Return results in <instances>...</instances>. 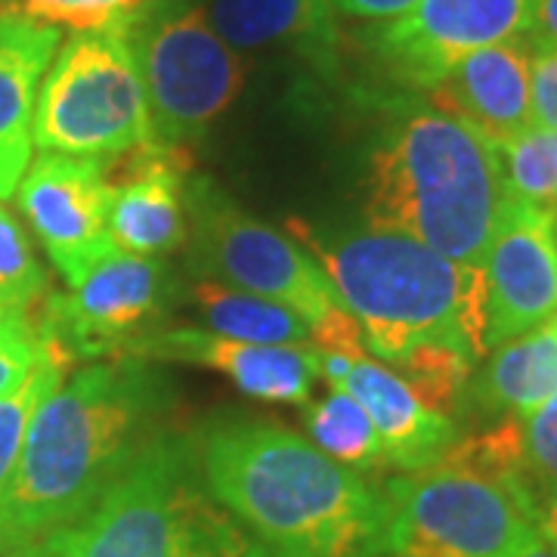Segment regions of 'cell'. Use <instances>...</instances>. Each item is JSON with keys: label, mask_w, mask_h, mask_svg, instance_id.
I'll return each instance as SVG.
<instances>
[{"label": "cell", "mask_w": 557, "mask_h": 557, "mask_svg": "<svg viewBox=\"0 0 557 557\" xmlns=\"http://www.w3.org/2000/svg\"><path fill=\"white\" fill-rule=\"evenodd\" d=\"M397 366V375L416 391V397L443 416L456 403L474 369L471 359L449 347H418L406 359H399Z\"/></svg>", "instance_id": "26"}, {"label": "cell", "mask_w": 557, "mask_h": 557, "mask_svg": "<svg viewBox=\"0 0 557 557\" xmlns=\"http://www.w3.org/2000/svg\"><path fill=\"white\" fill-rule=\"evenodd\" d=\"M164 403L168 384L137 357L87 366L47 394L0 502V557H32L87 518L156 437Z\"/></svg>", "instance_id": "1"}, {"label": "cell", "mask_w": 557, "mask_h": 557, "mask_svg": "<svg viewBox=\"0 0 557 557\" xmlns=\"http://www.w3.org/2000/svg\"><path fill=\"white\" fill-rule=\"evenodd\" d=\"M211 496L267 557H387L384 496L273 421H220L196 440Z\"/></svg>", "instance_id": "2"}, {"label": "cell", "mask_w": 557, "mask_h": 557, "mask_svg": "<svg viewBox=\"0 0 557 557\" xmlns=\"http://www.w3.org/2000/svg\"><path fill=\"white\" fill-rule=\"evenodd\" d=\"M307 242L344 310L357 319L362 344L384 362L418 347H449L471 362L486 354L483 270L443 258L403 233L313 230L292 220Z\"/></svg>", "instance_id": "4"}, {"label": "cell", "mask_w": 557, "mask_h": 557, "mask_svg": "<svg viewBox=\"0 0 557 557\" xmlns=\"http://www.w3.org/2000/svg\"><path fill=\"white\" fill-rule=\"evenodd\" d=\"M69 369H72V362L62 357L57 347L44 344V357L38 359V366L10 394L0 397V502H3L10 480H13L32 418L38 412L44 397L60 387Z\"/></svg>", "instance_id": "23"}, {"label": "cell", "mask_w": 557, "mask_h": 557, "mask_svg": "<svg viewBox=\"0 0 557 557\" xmlns=\"http://www.w3.org/2000/svg\"><path fill=\"white\" fill-rule=\"evenodd\" d=\"M112 25L137 62L159 143L189 149L239 100L245 65L208 22L205 0H139Z\"/></svg>", "instance_id": "7"}, {"label": "cell", "mask_w": 557, "mask_h": 557, "mask_svg": "<svg viewBox=\"0 0 557 557\" xmlns=\"http://www.w3.org/2000/svg\"><path fill=\"white\" fill-rule=\"evenodd\" d=\"M47 298V276L16 214L0 201V310L35 313Z\"/></svg>", "instance_id": "25"}, {"label": "cell", "mask_w": 557, "mask_h": 557, "mask_svg": "<svg viewBox=\"0 0 557 557\" xmlns=\"http://www.w3.org/2000/svg\"><path fill=\"white\" fill-rule=\"evenodd\" d=\"M530 72L533 47L523 38L502 40L465 57L421 97L498 146L533 124Z\"/></svg>", "instance_id": "16"}, {"label": "cell", "mask_w": 557, "mask_h": 557, "mask_svg": "<svg viewBox=\"0 0 557 557\" xmlns=\"http://www.w3.org/2000/svg\"><path fill=\"white\" fill-rule=\"evenodd\" d=\"M40 357H44V344L38 338V310L35 313L0 310V397L10 394L38 366Z\"/></svg>", "instance_id": "27"}, {"label": "cell", "mask_w": 557, "mask_h": 557, "mask_svg": "<svg viewBox=\"0 0 557 557\" xmlns=\"http://www.w3.org/2000/svg\"><path fill=\"white\" fill-rule=\"evenodd\" d=\"M552 226H555V242H557V211L552 214Z\"/></svg>", "instance_id": "34"}, {"label": "cell", "mask_w": 557, "mask_h": 557, "mask_svg": "<svg viewBox=\"0 0 557 557\" xmlns=\"http://www.w3.org/2000/svg\"><path fill=\"white\" fill-rule=\"evenodd\" d=\"M189 298L199 307L208 329L220 338L245 341V344H288V347H304V341H310L307 322L276 300L248 295L214 278L196 282L189 288Z\"/></svg>", "instance_id": "21"}, {"label": "cell", "mask_w": 557, "mask_h": 557, "mask_svg": "<svg viewBox=\"0 0 557 557\" xmlns=\"http://www.w3.org/2000/svg\"><path fill=\"white\" fill-rule=\"evenodd\" d=\"M186 218L193 267L205 278L233 285L258 298L276 300L298 313L307 329L344 307L313 255L276 226L251 218L220 189L218 180H186Z\"/></svg>", "instance_id": "9"}, {"label": "cell", "mask_w": 557, "mask_h": 557, "mask_svg": "<svg viewBox=\"0 0 557 557\" xmlns=\"http://www.w3.org/2000/svg\"><path fill=\"white\" fill-rule=\"evenodd\" d=\"M193 156L186 146L146 143L119 159H106V230L121 251L164 258L189 239L186 180Z\"/></svg>", "instance_id": "14"}, {"label": "cell", "mask_w": 557, "mask_h": 557, "mask_svg": "<svg viewBox=\"0 0 557 557\" xmlns=\"http://www.w3.org/2000/svg\"><path fill=\"white\" fill-rule=\"evenodd\" d=\"M523 557H557V552H552V548H548V545H545V542L539 539L536 545H533V548H530V552H527Z\"/></svg>", "instance_id": "33"}, {"label": "cell", "mask_w": 557, "mask_h": 557, "mask_svg": "<svg viewBox=\"0 0 557 557\" xmlns=\"http://www.w3.org/2000/svg\"><path fill=\"white\" fill-rule=\"evenodd\" d=\"M498 161L508 199L557 211V131L527 127L511 139L498 143Z\"/></svg>", "instance_id": "24"}, {"label": "cell", "mask_w": 557, "mask_h": 557, "mask_svg": "<svg viewBox=\"0 0 557 557\" xmlns=\"http://www.w3.org/2000/svg\"><path fill=\"white\" fill-rule=\"evenodd\" d=\"M530 119L533 127L557 131V53H533Z\"/></svg>", "instance_id": "29"}, {"label": "cell", "mask_w": 557, "mask_h": 557, "mask_svg": "<svg viewBox=\"0 0 557 557\" xmlns=\"http://www.w3.org/2000/svg\"><path fill=\"white\" fill-rule=\"evenodd\" d=\"M332 7V13L350 16L362 22H387L403 16L416 0H325Z\"/></svg>", "instance_id": "31"}, {"label": "cell", "mask_w": 557, "mask_h": 557, "mask_svg": "<svg viewBox=\"0 0 557 557\" xmlns=\"http://www.w3.org/2000/svg\"><path fill=\"white\" fill-rule=\"evenodd\" d=\"M69 295H47L38 307V335L57 344L72 366L78 359H115L159 329L174 285L161 258L112 248Z\"/></svg>", "instance_id": "10"}, {"label": "cell", "mask_w": 557, "mask_h": 557, "mask_svg": "<svg viewBox=\"0 0 557 557\" xmlns=\"http://www.w3.org/2000/svg\"><path fill=\"white\" fill-rule=\"evenodd\" d=\"M384 112L366 174L369 226L483 267L508 205L498 146L418 94L391 97Z\"/></svg>", "instance_id": "3"}, {"label": "cell", "mask_w": 557, "mask_h": 557, "mask_svg": "<svg viewBox=\"0 0 557 557\" xmlns=\"http://www.w3.org/2000/svg\"><path fill=\"white\" fill-rule=\"evenodd\" d=\"M152 139L137 62L115 25L75 32L40 81L32 143L40 152L106 161Z\"/></svg>", "instance_id": "8"}, {"label": "cell", "mask_w": 557, "mask_h": 557, "mask_svg": "<svg viewBox=\"0 0 557 557\" xmlns=\"http://www.w3.org/2000/svg\"><path fill=\"white\" fill-rule=\"evenodd\" d=\"M124 357L168 359V362H193L214 369L233 381L242 394L263 403L304 406L317 381L313 350L288 347V344H245V341L220 338L201 329H156L134 341Z\"/></svg>", "instance_id": "15"}, {"label": "cell", "mask_w": 557, "mask_h": 557, "mask_svg": "<svg viewBox=\"0 0 557 557\" xmlns=\"http://www.w3.org/2000/svg\"><path fill=\"white\" fill-rule=\"evenodd\" d=\"M307 437L319 453L335 458L354 471H369L381 465V446L375 428L369 416L362 412L357 399L347 397L344 391H332L325 399H319L313 409L304 416Z\"/></svg>", "instance_id": "22"}, {"label": "cell", "mask_w": 557, "mask_h": 557, "mask_svg": "<svg viewBox=\"0 0 557 557\" xmlns=\"http://www.w3.org/2000/svg\"><path fill=\"white\" fill-rule=\"evenodd\" d=\"M106 201L102 159L40 152L22 177V214L69 285L115 248L106 230Z\"/></svg>", "instance_id": "13"}, {"label": "cell", "mask_w": 557, "mask_h": 557, "mask_svg": "<svg viewBox=\"0 0 557 557\" xmlns=\"http://www.w3.org/2000/svg\"><path fill=\"white\" fill-rule=\"evenodd\" d=\"M552 329H555V335H557V313H555V319H552Z\"/></svg>", "instance_id": "35"}, {"label": "cell", "mask_w": 557, "mask_h": 557, "mask_svg": "<svg viewBox=\"0 0 557 557\" xmlns=\"http://www.w3.org/2000/svg\"><path fill=\"white\" fill-rule=\"evenodd\" d=\"M518 424L527 478L536 480L539 490H552L557 486V394Z\"/></svg>", "instance_id": "28"}, {"label": "cell", "mask_w": 557, "mask_h": 557, "mask_svg": "<svg viewBox=\"0 0 557 557\" xmlns=\"http://www.w3.org/2000/svg\"><path fill=\"white\" fill-rule=\"evenodd\" d=\"M523 40L533 53H557V0H530Z\"/></svg>", "instance_id": "30"}, {"label": "cell", "mask_w": 557, "mask_h": 557, "mask_svg": "<svg viewBox=\"0 0 557 557\" xmlns=\"http://www.w3.org/2000/svg\"><path fill=\"white\" fill-rule=\"evenodd\" d=\"M530 0H416L403 16L359 32L362 47L403 94H428L453 65L523 38Z\"/></svg>", "instance_id": "11"}, {"label": "cell", "mask_w": 557, "mask_h": 557, "mask_svg": "<svg viewBox=\"0 0 557 557\" xmlns=\"http://www.w3.org/2000/svg\"><path fill=\"white\" fill-rule=\"evenodd\" d=\"M208 22L236 53L292 50L322 75L341 65V32L325 0H208Z\"/></svg>", "instance_id": "19"}, {"label": "cell", "mask_w": 557, "mask_h": 557, "mask_svg": "<svg viewBox=\"0 0 557 557\" xmlns=\"http://www.w3.org/2000/svg\"><path fill=\"white\" fill-rule=\"evenodd\" d=\"M471 394L483 412L508 418L530 416L545 399L555 397L557 335L552 322L498 344Z\"/></svg>", "instance_id": "20"}, {"label": "cell", "mask_w": 557, "mask_h": 557, "mask_svg": "<svg viewBox=\"0 0 557 557\" xmlns=\"http://www.w3.org/2000/svg\"><path fill=\"white\" fill-rule=\"evenodd\" d=\"M60 40V25L0 13V201L20 189L32 164L35 100Z\"/></svg>", "instance_id": "18"}, {"label": "cell", "mask_w": 557, "mask_h": 557, "mask_svg": "<svg viewBox=\"0 0 557 557\" xmlns=\"http://www.w3.org/2000/svg\"><path fill=\"white\" fill-rule=\"evenodd\" d=\"M32 557H267L201 474L196 443L156 434L97 508Z\"/></svg>", "instance_id": "5"}, {"label": "cell", "mask_w": 557, "mask_h": 557, "mask_svg": "<svg viewBox=\"0 0 557 557\" xmlns=\"http://www.w3.org/2000/svg\"><path fill=\"white\" fill-rule=\"evenodd\" d=\"M335 391L362 406L379 437L381 465L399 468L403 474L437 465L456 443L453 418L424 406L416 391L381 362L362 357Z\"/></svg>", "instance_id": "17"}, {"label": "cell", "mask_w": 557, "mask_h": 557, "mask_svg": "<svg viewBox=\"0 0 557 557\" xmlns=\"http://www.w3.org/2000/svg\"><path fill=\"white\" fill-rule=\"evenodd\" d=\"M533 520H536L539 539L557 552V486L533 493Z\"/></svg>", "instance_id": "32"}, {"label": "cell", "mask_w": 557, "mask_h": 557, "mask_svg": "<svg viewBox=\"0 0 557 557\" xmlns=\"http://www.w3.org/2000/svg\"><path fill=\"white\" fill-rule=\"evenodd\" d=\"M387 557H523L539 542L533 486L453 449L384 486Z\"/></svg>", "instance_id": "6"}, {"label": "cell", "mask_w": 557, "mask_h": 557, "mask_svg": "<svg viewBox=\"0 0 557 557\" xmlns=\"http://www.w3.org/2000/svg\"><path fill=\"white\" fill-rule=\"evenodd\" d=\"M480 270L486 288V350L545 325L557 313L552 211L508 199Z\"/></svg>", "instance_id": "12"}]
</instances>
